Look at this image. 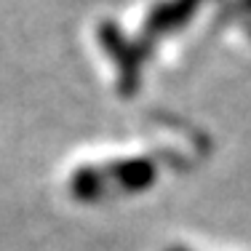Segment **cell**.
Listing matches in <instances>:
<instances>
[{"instance_id":"1","label":"cell","mask_w":251,"mask_h":251,"mask_svg":"<svg viewBox=\"0 0 251 251\" xmlns=\"http://www.w3.org/2000/svg\"><path fill=\"white\" fill-rule=\"evenodd\" d=\"M101 171H104L107 190L118 187L121 193H139V190H147L155 182V166L152 160H145V158L115 160V163L104 166Z\"/></svg>"},{"instance_id":"2","label":"cell","mask_w":251,"mask_h":251,"mask_svg":"<svg viewBox=\"0 0 251 251\" xmlns=\"http://www.w3.org/2000/svg\"><path fill=\"white\" fill-rule=\"evenodd\" d=\"M70 193L77 201H99L107 193L104 171L97 169V166H80L70 179Z\"/></svg>"},{"instance_id":"3","label":"cell","mask_w":251,"mask_h":251,"mask_svg":"<svg viewBox=\"0 0 251 251\" xmlns=\"http://www.w3.org/2000/svg\"><path fill=\"white\" fill-rule=\"evenodd\" d=\"M169 251H187V249H169Z\"/></svg>"}]
</instances>
